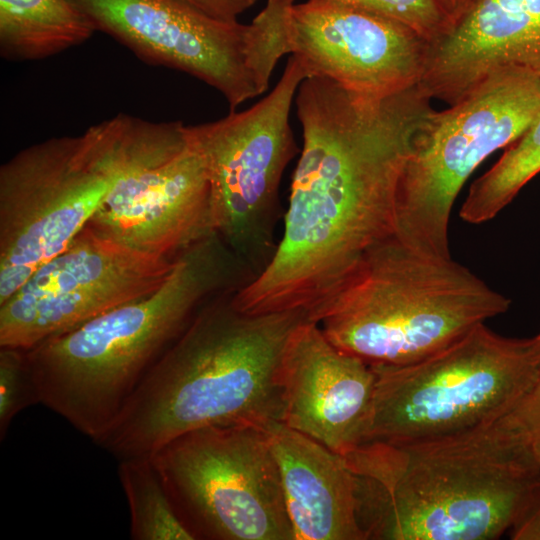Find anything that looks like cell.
Here are the masks:
<instances>
[{
    "instance_id": "6da1fadb",
    "label": "cell",
    "mask_w": 540,
    "mask_h": 540,
    "mask_svg": "<svg viewBox=\"0 0 540 540\" xmlns=\"http://www.w3.org/2000/svg\"><path fill=\"white\" fill-rule=\"evenodd\" d=\"M295 104L303 146L283 234L233 302L248 314L299 311L317 323L368 252L395 236L400 177L433 108L418 83L373 99L319 76L301 82Z\"/></svg>"
},
{
    "instance_id": "7a4b0ae2",
    "label": "cell",
    "mask_w": 540,
    "mask_h": 540,
    "mask_svg": "<svg viewBox=\"0 0 540 540\" xmlns=\"http://www.w3.org/2000/svg\"><path fill=\"white\" fill-rule=\"evenodd\" d=\"M365 540H493L540 487V461L509 413L441 438L368 441L343 455Z\"/></svg>"
},
{
    "instance_id": "3957f363",
    "label": "cell",
    "mask_w": 540,
    "mask_h": 540,
    "mask_svg": "<svg viewBox=\"0 0 540 540\" xmlns=\"http://www.w3.org/2000/svg\"><path fill=\"white\" fill-rule=\"evenodd\" d=\"M207 300L97 442L119 460L149 457L195 429L283 421L281 359L299 311L248 314L233 293Z\"/></svg>"
},
{
    "instance_id": "277c9868",
    "label": "cell",
    "mask_w": 540,
    "mask_h": 540,
    "mask_svg": "<svg viewBox=\"0 0 540 540\" xmlns=\"http://www.w3.org/2000/svg\"><path fill=\"white\" fill-rule=\"evenodd\" d=\"M253 278L217 234L194 244L154 292L26 351L39 403L97 443L201 305Z\"/></svg>"
},
{
    "instance_id": "5b68a950",
    "label": "cell",
    "mask_w": 540,
    "mask_h": 540,
    "mask_svg": "<svg viewBox=\"0 0 540 540\" xmlns=\"http://www.w3.org/2000/svg\"><path fill=\"white\" fill-rule=\"evenodd\" d=\"M511 300L469 268L396 236L371 249L318 324L340 350L373 365L424 358L505 313Z\"/></svg>"
},
{
    "instance_id": "8992f818",
    "label": "cell",
    "mask_w": 540,
    "mask_h": 540,
    "mask_svg": "<svg viewBox=\"0 0 540 540\" xmlns=\"http://www.w3.org/2000/svg\"><path fill=\"white\" fill-rule=\"evenodd\" d=\"M371 367L376 382L364 442L455 435L507 415L526 396L540 368V330L510 338L481 323L424 358Z\"/></svg>"
},
{
    "instance_id": "52a82bcc",
    "label": "cell",
    "mask_w": 540,
    "mask_h": 540,
    "mask_svg": "<svg viewBox=\"0 0 540 540\" xmlns=\"http://www.w3.org/2000/svg\"><path fill=\"white\" fill-rule=\"evenodd\" d=\"M118 115L0 167V305L87 225L121 172Z\"/></svg>"
},
{
    "instance_id": "ba28073f",
    "label": "cell",
    "mask_w": 540,
    "mask_h": 540,
    "mask_svg": "<svg viewBox=\"0 0 540 540\" xmlns=\"http://www.w3.org/2000/svg\"><path fill=\"white\" fill-rule=\"evenodd\" d=\"M540 114V76L507 71L479 83L450 107L432 109L414 137L397 195L395 236L427 255L449 258L453 204L490 154L520 138Z\"/></svg>"
},
{
    "instance_id": "9c48e42d",
    "label": "cell",
    "mask_w": 540,
    "mask_h": 540,
    "mask_svg": "<svg viewBox=\"0 0 540 540\" xmlns=\"http://www.w3.org/2000/svg\"><path fill=\"white\" fill-rule=\"evenodd\" d=\"M139 59L187 73L223 95L234 111L267 91L289 53L293 0H267L249 24L214 18L181 0H69Z\"/></svg>"
},
{
    "instance_id": "30bf717a",
    "label": "cell",
    "mask_w": 540,
    "mask_h": 540,
    "mask_svg": "<svg viewBox=\"0 0 540 540\" xmlns=\"http://www.w3.org/2000/svg\"><path fill=\"white\" fill-rule=\"evenodd\" d=\"M307 72L291 55L274 88L250 108L186 125L210 184L216 234L257 277L272 259L282 175L299 152L290 112Z\"/></svg>"
},
{
    "instance_id": "8fae6325",
    "label": "cell",
    "mask_w": 540,
    "mask_h": 540,
    "mask_svg": "<svg viewBox=\"0 0 540 540\" xmlns=\"http://www.w3.org/2000/svg\"><path fill=\"white\" fill-rule=\"evenodd\" d=\"M149 457L195 539L295 540L265 428L202 427Z\"/></svg>"
},
{
    "instance_id": "7c38bea8",
    "label": "cell",
    "mask_w": 540,
    "mask_h": 540,
    "mask_svg": "<svg viewBox=\"0 0 540 540\" xmlns=\"http://www.w3.org/2000/svg\"><path fill=\"white\" fill-rule=\"evenodd\" d=\"M118 117L121 172L87 226L134 250L171 258L216 234L207 170L186 125Z\"/></svg>"
},
{
    "instance_id": "4fadbf2b",
    "label": "cell",
    "mask_w": 540,
    "mask_h": 540,
    "mask_svg": "<svg viewBox=\"0 0 540 540\" xmlns=\"http://www.w3.org/2000/svg\"><path fill=\"white\" fill-rule=\"evenodd\" d=\"M176 258L143 253L85 226L0 305V348L28 351L158 289Z\"/></svg>"
},
{
    "instance_id": "5bb4252c",
    "label": "cell",
    "mask_w": 540,
    "mask_h": 540,
    "mask_svg": "<svg viewBox=\"0 0 540 540\" xmlns=\"http://www.w3.org/2000/svg\"><path fill=\"white\" fill-rule=\"evenodd\" d=\"M287 41L307 77H326L373 99L419 83L429 49L400 23L328 0L294 4Z\"/></svg>"
},
{
    "instance_id": "9a60e30c",
    "label": "cell",
    "mask_w": 540,
    "mask_h": 540,
    "mask_svg": "<svg viewBox=\"0 0 540 540\" xmlns=\"http://www.w3.org/2000/svg\"><path fill=\"white\" fill-rule=\"evenodd\" d=\"M283 423L346 455L365 439L376 375L362 359L305 320L291 332L281 359Z\"/></svg>"
},
{
    "instance_id": "2e32d148",
    "label": "cell",
    "mask_w": 540,
    "mask_h": 540,
    "mask_svg": "<svg viewBox=\"0 0 540 540\" xmlns=\"http://www.w3.org/2000/svg\"><path fill=\"white\" fill-rule=\"evenodd\" d=\"M515 70L540 76V0H478L429 44L419 86L450 105Z\"/></svg>"
},
{
    "instance_id": "e0dca14e",
    "label": "cell",
    "mask_w": 540,
    "mask_h": 540,
    "mask_svg": "<svg viewBox=\"0 0 540 540\" xmlns=\"http://www.w3.org/2000/svg\"><path fill=\"white\" fill-rule=\"evenodd\" d=\"M295 540H365L345 457L275 421L265 427Z\"/></svg>"
},
{
    "instance_id": "ac0fdd59",
    "label": "cell",
    "mask_w": 540,
    "mask_h": 540,
    "mask_svg": "<svg viewBox=\"0 0 540 540\" xmlns=\"http://www.w3.org/2000/svg\"><path fill=\"white\" fill-rule=\"evenodd\" d=\"M96 29L69 0H0V55L42 60L89 40Z\"/></svg>"
},
{
    "instance_id": "d6986e66",
    "label": "cell",
    "mask_w": 540,
    "mask_h": 540,
    "mask_svg": "<svg viewBox=\"0 0 540 540\" xmlns=\"http://www.w3.org/2000/svg\"><path fill=\"white\" fill-rule=\"evenodd\" d=\"M540 172V114L503 155L470 186L459 214L470 224L493 219Z\"/></svg>"
},
{
    "instance_id": "ffe728a7",
    "label": "cell",
    "mask_w": 540,
    "mask_h": 540,
    "mask_svg": "<svg viewBox=\"0 0 540 540\" xmlns=\"http://www.w3.org/2000/svg\"><path fill=\"white\" fill-rule=\"evenodd\" d=\"M118 475L129 507L131 539H195L177 514L150 457L121 459Z\"/></svg>"
},
{
    "instance_id": "44dd1931",
    "label": "cell",
    "mask_w": 540,
    "mask_h": 540,
    "mask_svg": "<svg viewBox=\"0 0 540 540\" xmlns=\"http://www.w3.org/2000/svg\"><path fill=\"white\" fill-rule=\"evenodd\" d=\"M363 10L411 29L429 44L440 39L452 20L440 0H328Z\"/></svg>"
},
{
    "instance_id": "7402d4cb",
    "label": "cell",
    "mask_w": 540,
    "mask_h": 540,
    "mask_svg": "<svg viewBox=\"0 0 540 540\" xmlns=\"http://www.w3.org/2000/svg\"><path fill=\"white\" fill-rule=\"evenodd\" d=\"M39 403L26 351L0 350V439H5L14 417L30 405Z\"/></svg>"
},
{
    "instance_id": "603a6c76",
    "label": "cell",
    "mask_w": 540,
    "mask_h": 540,
    "mask_svg": "<svg viewBox=\"0 0 540 540\" xmlns=\"http://www.w3.org/2000/svg\"><path fill=\"white\" fill-rule=\"evenodd\" d=\"M509 416L527 438L540 461V368L533 386Z\"/></svg>"
},
{
    "instance_id": "cb8c5ba5",
    "label": "cell",
    "mask_w": 540,
    "mask_h": 540,
    "mask_svg": "<svg viewBox=\"0 0 540 540\" xmlns=\"http://www.w3.org/2000/svg\"><path fill=\"white\" fill-rule=\"evenodd\" d=\"M509 532L514 540H540V487Z\"/></svg>"
},
{
    "instance_id": "d4e9b609",
    "label": "cell",
    "mask_w": 540,
    "mask_h": 540,
    "mask_svg": "<svg viewBox=\"0 0 540 540\" xmlns=\"http://www.w3.org/2000/svg\"><path fill=\"white\" fill-rule=\"evenodd\" d=\"M204 13L226 21L237 20L238 16L252 7L258 0H181Z\"/></svg>"
},
{
    "instance_id": "484cf974",
    "label": "cell",
    "mask_w": 540,
    "mask_h": 540,
    "mask_svg": "<svg viewBox=\"0 0 540 540\" xmlns=\"http://www.w3.org/2000/svg\"><path fill=\"white\" fill-rule=\"evenodd\" d=\"M478 0H440L451 17L452 24Z\"/></svg>"
}]
</instances>
